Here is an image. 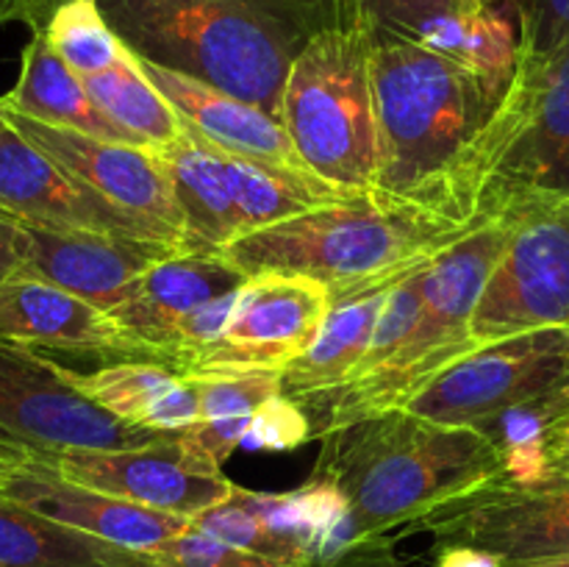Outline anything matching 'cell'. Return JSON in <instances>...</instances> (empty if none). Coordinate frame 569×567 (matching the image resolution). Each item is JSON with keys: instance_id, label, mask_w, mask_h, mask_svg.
I'll return each mask as SVG.
<instances>
[{"instance_id": "obj_1", "label": "cell", "mask_w": 569, "mask_h": 567, "mask_svg": "<svg viewBox=\"0 0 569 567\" xmlns=\"http://www.w3.org/2000/svg\"><path fill=\"white\" fill-rule=\"evenodd\" d=\"M372 87L376 189L467 222L456 203L461 176L506 94L417 39L378 28H372Z\"/></svg>"}, {"instance_id": "obj_2", "label": "cell", "mask_w": 569, "mask_h": 567, "mask_svg": "<svg viewBox=\"0 0 569 567\" xmlns=\"http://www.w3.org/2000/svg\"><path fill=\"white\" fill-rule=\"evenodd\" d=\"M137 59L203 81L281 122L292 61L311 33L337 22L298 0H98Z\"/></svg>"}, {"instance_id": "obj_3", "label": "cell", "mask_w": 569, "mask_h": 567, "mask_svg": "<svg viewBox=\"0 0 569 567\" xmlns=\"http://www.w3.org/2000/svg\"><path fill=\"white\" fill-rule=\"evenodd\" d=\"M311 476L345 495L359 539H372L495 481L503 461L478 428L392 409L322 434Z\"/></svg>"}, {"instance_id": "obj_4", "label": "cell", "mask_w": 569, "mask_h": 567, "mask_svg": "<svg viewBox=\"0 0 569 567\" xmlns=\"http://www.w3.org/2000/svg\"><path fill=\"white\" fill-rule=\"evenodd\" d=\"M478 226L431 206L365 189L289 220L242 233L222 256L244 276L298 272L328 284L333 300L400 281Z\"/></svg>"}, {"instance_id": "obj_5", "label": "cell", "mask_w": 569, "mask_h": 567, "mask_svg": "<svg viewBox=\"0 0 569 567\" xmlns=\"http://www.w3.org/2000/svg\"><path fill=\"white\" fill-rule=\"evenodd\" d=\"M506 239L509 217H492L426 267L420 317L400 348L370 372L300 400L315 426V439L348 422L403 409L439 372L481 348L472 337V315Z\"/></svg>"}, {"instance_id": "obj_6", "label": "cell", "mask_w": 569, "mask_h": 567, "mask_svg": "<svg viewBox=\"0 0 569 567\" xmlns=\"http://www.w3.org/2000/svg\"><path fill=\"white\" fill-rule=\"evenodd\" d=\"M281 126L311 172L350 192L376 189L372 28L365 20L348 17L311 33L283 83Z\"/></svg>"}, {"instance_id": "obj_7", "label": "cell", "mask_w": 569, "mask_h": 567, "mask_svg": "<svg viewBox=\"0 0 569 567\" xmlns=\"http://www.w3.org/2000/svg\"><path fill=\"white\" fill-rule=\"evenodd\" d=\"M545 195H569V39L522 56L503 103L461 176V220L487 222Z\"/></svg>"}, {"instance_id": "obj_8", "label": "cell", "mask_w": 569, "mask_h": 567, "mask_svg": "<svg viewBox=\"0 0 569 567\" xmlns=\"http://www.w3.org/2000/svg\"><path fill=\"white\" fill-rule=\"evenodd\" d=\"M172 434L109 415L72 387L64 365L0 339V465H48L76 448H148Z\"/></svg>"}, {"instance_id": "obj_9", "label": "cell", "mask_w": 569, "mask_h": 567, "mask_svg": "<svg viewBox=\"0 0 569 567\" xmlns=\"http://www.w3.org/2000/svg\"><path fill=\"white\" fill-rule=\"evenodd\" d=\"M506 217L509 239L470 326L481 348L517 334L569 328V195L531 198Z\"/></svg>"}, {"instance_id": "obj_10", "label": "cell", "mask_w": 569, "mask_h": 567, "mask_svg": "<svg viewBox=\"0 0 569 567\" xmlns=\"http://www.w3.org/2000/svg\"><path fill=\"white\" fill-rule=\"evenodd\" d=\"M417 531L431 534L433 545L483 550L500 567L569 561V476L526 487L495 478L406 526V534Z\"/></svg>"}, {"instance_id": "obj_11", "label": "cell", "mask_w": 569, "mask_h": 567, "mask_svg": "<svg viewBox=\"0 0 569 567\" xmlns=\"http://www.w3.org/2000/svg\"><path fill=\"white\" fill-rule=\"evenodd\" d=\"M567 378L569 328H545L483 345L439 372L403 409L428 420L478 428Z\"/></svg>"}, {"instance_id": "obj_12", "label": "cell", "mask_w": 569, "mask_h": 567, "mask_svg": "<svg viewBox=\"0 0 569 567\" xmlns=\"http://www.w3.org/2000/svg\"><path fill=\"white\" fill-rule=\"evenodd\" d=\"M331 306V287L311 276L278 270L248 276L226 334L189 372L283 370L309 350Z\"/></svg>"}, {"instance_id": "obj_13", "label": "cell", "mask_w": 569, "mask_h": 567, "mask_svg": "<svg viewBox=\"0 0 569 567\" xmlns=\"http://www.w3.org/2000/svg\"><path fill=\"white\" fill-rule=\"evenodd\" d=\"M48 467L67 481L187 520H194L200 511L222 504L233 493V481L222 467L189 448L181 431L148 448L61 450Z\"/></svg>"}, {"instance_id": "obj_14", "label": "cell", "mask_w": 569, "mask_h": 567, "mask_svg": "<svg viewBox=\"0 0 569 567\" xmlns=\"http://www.w3.org/2000/svg\"><path fill=\"white\" fill-rule=\"evenodd\" d=\"M0 211L31 226L56 231H94L159 242H189L181 233L142 220L109 198L72 178L64 167L33 148L22 133L3 120L0 128Z\"/></svg>"}, {"instance_id": "obj_15", "label": "cell", "mask_w": 569, "mask_h": 567, "mask_svg": "<svg viewBox=\"0 0 569 567\" xmlns=\"http://www.w3.org/2000/svg\"><path fill=\"white\" fill-rule=\"evenodd\" d=\"M3 120L17 133H22L33 148L42 150L48 159L64 167L72 178L83 181L89 189L109 198L111 203L122 206L131 215L156 222V226L170 228L187 239L176 192H172L164 165L153 153V148L111 142V139L89 137V133L72 131V128L48 126V122L17 115L6 106Z\"/></svg>"}, {"instance_id": "obj_16", "label": "cell", "mask_w": 569, "mask_h": 567, "mask_svg": "<svg viewBox=\"0 0 569 567\" xmlns=\"http://www.w3.org/2000/svg\"><path fill=\"white\" fill-rule=\"evenodd\" d=\"M22 265L17 276L56 284L98 309L111 311L131 298L139 278L159 261L189 253L183 245L94 231H56L17 220Z\"/></svg>"}, {"instance_id": "obj_17", "label": "cell", "mask_w": 569, "mask_h": 567, "mask_svg": "<svg viewBox=\"0 0 569 567\" xmlns=\"http://www.w3.org/2000/svg\"><path fill=\"white\" fill-rule=\"evenodd\" d=\"M0 339L31 350L144 359V350L109 311L28 276H11L0 284Z\"/></svg>"}, {"instance_id": "obj_18", "label": "cell", "mask_w": 569, "mask_h": 567, "mask_svg": "<svg viewBox=\"0 0 569 567\" xmlns=\"http://www.w3.org/2000/svg\"><path fill=\"white\" fill-rule=\"evenodd\" d=\"M0 495L50 517V520H59L78 531L120 545V548L139 550V554H150L192 526V520L181 515H167V511L67 481L48 465L22 467L0 489Z\"/></svg>"}, {"instance_id": "obj_19", "label": "cell", "mask_w": 569, "mask_h": 567, "mask_svg": "<svg viewBox=\"0 0 569 567\" xmlns=\"http://www.w3.org/2000/svg\"><path fill=\"white\" fill-rule=\"evenodd\" d=\"M248 276L222 253L189 250L159 261L139 278L137 292L109 311L122 331L144 350V359L159 361V348L170 328L198 306L242 289Z\"/></svg>"}, {"instance_id": "obj_20", "label": "cell", "mask_w": 569, "mask_h": 567, "mask_svg": "<svg viewBox=\"0 0 569 567\" xmlns=\"http://www.w3.org/2000/svg\"><path fill=\"white\" fill-rule=\"evenodd\" d=\"M139 64H142L150 83L170 100L178 117L187 126H192L200 137L209 139L214 148L242 156V159L309 170L295 150L287 128L276 117L267 115L264 109L242 98H233L222 89L209 87V83L181 76V72L167 70V67L150 64L142 59H139Z\"/></svg>"}, {"instance_id": "obj_21", "label": "cell", "mask_w": 569, "mask_h": 567, "mask_svg": "<svg viewBox=\"0 0 569 567\" xmlns=\"http://www.w3.org/2000/svg\"><path fill=\"white\" fill-rule=\"evenodd\" d=\"M183 215L187 242L192 250L222 253L242 237L244 226L233 200L226 165L214 145L183 122L181 137L153 148Z\"/></svg>"}, {"instance_id": "obj_22", "label": "cell", "mask_w": 569, "mask_h": 567, "mask_svg": "<svg viewBox=\"0 0 569 567\" xmlns=\"http://www.w3.org/2000/svg\"><path fill=\"white\" fill-rule=\"evenodd\" d=\"M0 103L17 115L48 122V126L72 128V131L111 139V142L144 145L142 139L111 122L98 109V103L89 98L87 87H83V78L56 56L44 33H31L28 44L22 48L17 83L11 87V92L0 98Z\"/></svg>"}, {"instance_id": "obj_23", "label": "cell", "mask_w": 569, "mask_h": 567, "mask_svg": "<svg viewBox=\"0 0 569 567\" xmlns=\"http://www.w3.org/2000/svg\"><path fill=\"white\" fill-rule=\"evenodd\" d=\"M0 567H156V561L0 495Z\"/></svg>"}, {"instance_id": "obj_24", "label": "cell", "mask_w": 569, "mask_h": 567, "mask_svg": "<svg viewBox=\"0 0 569 567\" xmlns=\"http://www.w3.org/2000/svg\"><path fill=\"white\" fill-rule=\"evenodd\" d=\"M389 289L392 284L367 289L353 298L333 300L309 350L298 356L292 365L283 367V395L300 404L303 398L328 392L348 381L370 348L372 331H376V322L387 304Z\"/></svg>"}, {"instance_id": "obj_25", "label": "cell", "mask_w": 569, "mask_h": 567, "mask_svg": "<svg viewBox=\"0 0 569 567\" xmlns=\"http://www.w3.org/2000/svg\"><path fill=\"white\" fill-rule=\"evenodd\" d=\"M409 39L459 61L498 94L509 92L520 64V22L498 3L433 17Z\"/></svg>"}, {"instance_id": "obj_26", "label": "cell", "mask_w": 569, "mask_h": 567, "mask_svg": "<svg viewBox=\"0 0 569 567\" xmlns=\"http://www.w3.org/2000/svg\"><path fill=\"white\" fill-rule=\"evenodd\" d=\"M220 156L228 181H231L244 233L298 217L303 211L317 209V206L337 203V200L359 195L326 181L317 172L300 170V167L267 165V161L242 159V156L226 153V150H220Z\"/></svg>"}, {"instance_id": "obj_27", "label": "cell", "mask_w": 569, "mask_h": 567, "mask_svg": "<svg viewBox=\"0 0 569 567\" xmlns=\"http://www.w3.org/2000/svg\"><path fill=\"white\" fill-rule=\"evenodd\" d=\"M569 422V378L548 392L498 411L492 420L481 422L478 431L487 434L503 461L506 484H537L550 476L553 456L559 454L561 431Z\"/></svg>"}, {"instance_id": "obj_28", "label": "cell", "mask_w": 569, "mask_h": 567, "mask_svg": "<svg viewBox=\"0 0 569 567\" xmlns=\"http://www.w3.org/2000/svg\"><path fill=\"white\" fill-rule=\"evenodd\" d=\"M83 87L111 122L126 128L150 148L181 137L183 120L172 109L170 100L150 83L139 59L128 48L109 70L83 78Z\"/></svg>"}, {"instance_id": "obj_29", "label": "cell", "mask_w": 569, "mask_h": 567, "mask_svg": "<svg viewBox=\"0 0 569 567\" xmlns=\"http://www.w3.org/2000/svg\"><path fill=\"white\" fill-rule=\"evenodd\" d=\"M67 376H70L72 387L87 395L100 409L133 422V426H142L150 406L181 378V372L161 361L126 359L100 367L94 372H76L67 367Z\"/></svg>"}, {"instance_id": "obj_30", "label": "cell", "mask_w": 569, "mask_h": 567, "mask_svg": "<svg viewBox=\"0 0 569 567\" xmlns=\"http://www.w3.org/2000/svg\"><path fill=\"white\" fill-rule=\"evenodd\" d=\"M44 37L56 56L81 78L109 70L126 53V44L106 22L98 0H70L61 6Z\"/></svg>"}, {"instance_id": "obj_31", "label": "cell", "mask_w": 569, "mask_h": 567, "mask_svg": "<svg viewBox=\"0 0 569 567\" xmlns=\"http://www.w3.org/2000/svg\"><path fill=\"white\" fill-rule=\"evenodd\" d=\"M192 526L222 539V543L233 545V548L261 556V559L272 561L278 567H306L303 550L278 537L276 531H270V526L244 504L237 484H233V493L222 504L200 511L192 520Z\"/></svg>"}, {"instance_id": "obj_32", "label": "cell", "mask_w": 569, "mask_h": 567, "mask_svg": "<svg viewBox=\"0 0 569 567\" xmlns=\"http://www.w3.org/2000/svg\"><path fill=\"white\" fill-rule=\"evenodd\" d=\"M200 392V420L253 415L272 395L283 392V370L187 372Z\"/></svg>"}, {"instance_id": "obj_33", "label": "cell", "mask_w": 569, "mask_h": 567, "mask_svg": "<svg viewBox=\"0 0 569 567\" xmlns=\"http://www.w3.org/2000/svg\"><path fill=\"white\" fill-rule=\"evenodd\" d=\"M315 439V426L311 417L298 400L289 395H272L267 404L250 415L248 434L242 445L253 450H295Z\"/></svg>"}, {"instance_id": "obj_34", "label": "cell", "mask_w": 569, "mask_h": 567, "mask_svg": "<svg viewBox=\"0 0 569 567\" xmlns=\"http://www.w3.org/2000/svg\"><path fill=\"white\" fill-rule=\"evenodd\" d=\"M150 556L156 567H278L194 526L150 550Z\"/></svg>"}, {"instance_id": "obj_35", "label": "cell", "mask_w": 569, "mask_h": 567, "mask_svg": "<svg viewBox=\"0 0 569 567\" xmlns=\"http://www.w3.org/2000/svg\"><path fill=\"white\" fill-rule=\"evenodd\" d=\"M467 9L465 0H345V9L339 20H365L378 31L403 33L415 37L428 20L453 11Z\"/></svg>"}, {"instance_id": "obj_36", "label": "cell", "mask_w": 569, "mask_h": 567, "mask_svg": "<svg viewBox=\"0 0 569 567\" xmlns=\"http://www.w3.org/2000/svg\"><path fill=\"white\" fill-rule=\"evenodd\" d=\"M517 17L522 56H548L569 39V0H531L517 6Z\"/></svg>"}, {"instance_id": "obj_37", "label": "cell", "mask_w": 569, "mask_h": 567, "mask_svg": "<svg viewBox=\"0 0 569 567\" xmlns=\"http://www.w3.org/2000/svg\"><path fill=\"white\" fill-rule=\"evenodd\" d=\"M250 415L242 417H226V420H198L192 426L181 428L183 442L192 450H198L203 459L214 461V465H226L228 456L242 445L244 434H248Z\"/></svg>"}, {"instance_id": "obj_38", "label": "cell", "mask_w": 569, "mask_h": 567, "mask_svg": "<svg viewBox=\"0 0 569 567\" xmlns=\"http://www.w3.org/2000/svg\"><path fill=\"white\" fill-rule=\"evenodd\" d=\"M64 3L70 0H0V26L17 22L31 33H44Z\"/></svg>"}, {"instance_id": "obj_39", "label": "cell", "mask_w": 569, "mask_h": 567, "mask_svg": "<svg viewBox=\"0 0 569 567\" xmlns=\"http://www.w3.org/2000/svg\"><path fill=\"white\" fill-rule=\"evenodd\" d=\"M22 265V242L20 228H17L14 217L0 211V284L9 281L11 276L20 272Z\"/></svg>"}, {"instance_id": "obj_40", "label": "cell", "mask_w": 569, "mask_h": 567, "mask_svg": "<svg viewBox=\"0 0 569 567\" xmlns=\"http://www.w3.org/2000/svg\"><path fill=\"white\" fill-rule=\"evenodd\" d=\"M433 567H500L498 559L467 545H433Z\"/></svg>"}, {"instance_id": "obj_41", "label": "cell", "mask_w": 569, "mask_h": 567, "mask_svg": "<svg viewBox=\"0 0 569 567\" xmlns=\"http://www.w3.org/2000/svg\"><path fill=\"white\" fill-rule=\"evenodd\" d=\"M298 3H309V6H322V9H328L333 14V20H339L342 17V9H345V0H298Z\"/></svg>"}, {"instance_id": "obj_42", "label": "cell", "mask_w": 569, "mask_h": 567, "mask_svg": "<svg viewBox=\"0 0 569 567\" xmlns=\"http://www.w3.org/2000/svg\"><path fill=\"white\" fill-rule=\"evenodd\" d=\"M550 476H569V448L553 456V465H550Z\"/></svg>"}, {"instance_id": "obj_43", "label": "cell", "mask_w": 569, "mask_h": 567, "mask_svg": "<svg viewBox=\"0 0 569 567\" xmlns=\"http://www.w3.org/2000/svg\"><path fill=\"white\" fill-rule=\"evenodd\" d=\"M20 470L22 467H17V465H0V489H3L6 484H9Z\"/></svg>"}, {"instance_id": "obj_44", "label": "cell", "mask_w": 569, "mask_h": 567, "mask_svg": "<svg viewBox=\"0 0 569 567\" xmlns=\"http://www.w3.org/2000/svg\"><path fill=\"white\" fill-rule=\"evenodd\" d=\"M489 3H500V0H465L467 9H481V6H489Z\"/></svg>"}, {"instance_id": "obj_45", "label": "cell", "mask_w": 569, "mask_h": 567, "mask_svg": "<svg viewBox=\"0 0 569 567\" xmlns=\"http://www.w3.org/2000/svg\"><path fill=\"white\" fill-rule=\"evenodd\" d=\"M567 448H569V422H567L565 431H561V439H559V454H561V450H567Z\"/></svg>"}, {"instance_id": "obj_46", "label": "cell", "mask_w": 569, "mask_h": 567, "mask_svg": "<svg viewBox=\"0 0 569 567\" xmlns=\"http://www.w3.org/2000/svg\"><path fill=\"white\" fill-rule=\"evenodd\" d=\"M500 3H511V6H526V3H531V0H500Z\"/></svg>"}, {"instance_id": "obj_47", "label": "cell", "mask_w": 569, "mask_h": 567, "mask_svg": "<svg viewBox=\"0 0 569 567\" xmlns=\"http://www.w3.org/2000/svg\"><path fill=\"white\" fill-rule=\"evenodd\" d=\"M545 567H569V561H553V565H545Z\"/></svg>"}, {"instance_id": "obj_48", "label": "cell", "mask_w": 569, "mask_h": 567, "mask_svg": "<svg viewBox=\"0 0 569 567\" xmlns=\"http://www.w3.org/2000/svg\"><path fill=\"white\" fill-rule=\"evenodd\" d=\"M0 128H3V106H0Z\"/></svg>"}]
</instances>
